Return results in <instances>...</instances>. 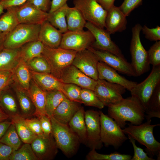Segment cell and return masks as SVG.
I'll list each match as a JSON object with an SVG mask.
<instances>
[{"label": "cell", "mask_w": 160, "mask_h": 160, "mask_svg": "<svg viewBox=\"0 0 160 160\" xmlns=\"http://www.w3.org/2000/svg\"><path fill=\"white\" fill-rule=\"evenodd\" d=\"M66 18L68 30L70 31L83 30L87 22L80 12L74 7H68Z\"/></svg>", "instance_id": "f1b7e54d"}, {"label": "cell", "mask_w": 160, "mask_h": 160, "mask_svg": "<svg viewBox=\"0 0 160 160\" xmlns=\"http://www.w3.org/2000/svg\"><path fill=\"white\" fill-rule=\"evenodd\" d=\"M100 117V137L106 147L113 146L117 149L127 139L119 125L108 116L99 111Z\"/></svg>", "instance_id": "8992f818"}, {"label": "cell", "mask_w": 160, "mask_h": 160, "mask_svg": "<svg viewBox=\"0 0 160 160\" xmlns=\"http://www.w3.org/2000/svg\"><path fill=\"white\" fill-rule=\"evenodd\" d=\"M36 116L39 120L44 135L48 136L51 134L52 125L50 118L47 115H39Z\"/></svg>", "instance_id": "681fc988"}, {"label": "cell", "mask_w": 160, "mask_h": 160, "mask_svg": "<svg viewBox=\"0 0 160 160\" xmlns=\"http://www.w3.org/2000/svg\"><path fill=\"white\" fill-rule=\"evenodd\" d=\"M67 98L62 92L58 90L46 92L45 111L50 118L60 103Z\"/></svg>", "instance_id": "836d02e7"}, {"label": "cell", "mask_w": 160, "mask_h": 160, "mask_svg": "<svg viewBox=\"0 0 160 160\" xmlns=\"http://www.w3.org/2000/svg\"><path fill=\"white\" fill-rule=\"evenodd\" d=\"M141 31L145 38L151 41L160 40V27L157 25L155 28H150L145 25L142 27Z\"/></svg>", "instance_id": "bcb514c9"}, {"label": "cell", "mask_w": 160, "mask_h": 160, "mask_svg": "<svg viewBox=\"0 0 160 160\" xmlns=\"http://www.w3.org/2000/svg\"><path fill=\"white\" fill-rule=\"evenodd\" d=\"M3 91V90H0V101L1 97V94H2Z\"/></svg>", "instance_id": "94428289"}, {"label": "cell", "mask_w": 160, "mask_h": 160, "mask_svg": "<svg viewBox=\"0 0 160 160\" xmlns=\"http://www.w3.org/2000/svg\"><path fill=\"white\" fill-rule=\"evenodd\" d=\"M85 27L91 32L95 39L91 47L110 52L125 58L121 49L112 40L111 34L104 28L98 27L88 22H87Z\"/></svg>", "instance_id": "7c38bea8"}, {"label": "cell", "mask_w": 160, "mask_h": 160, "mask_svg": "<svg viewBox=\"0 0 160 160\" xmlns=\"http://www.w3.org/2000/svg\"><path fill=\"white\" fill-rule=\"evenodd\" d=\"M87 135V146L91 149H100L103 146L100 137V117L99 111L92 110L84 112Z\"/></svg>", "instance_id": "4fadbf2b"}, {"label": "cell", "mask_w": 160, "mask_h": 160, "mask_svg": "<svg viewBox=\"0 0 160 160\" xmlns=\"http://www.w3.org/2000/svg\"><path fill=\"white\" fill-rule=\"evenodd\" d=\"M59 80L64 83L73 84L81 88L93 91L97 82V80L87 76L72 65L64 70Z\"/></svg>", "instance_id": "e0dca14e"}, {"label": "cell", "mask_w": 160, "mask_h": 160, "mask_svg": "<svg viewBox=\"0 0 160 160\" xmlns=\"http://www.w3.org/2000/svg\"><path fill=\"white\" fill-rule=\"evenodd\" d=\"M14 151L10 147L0 142V160H9Z\"/></svg>", "instance_id": "816d5d0a"}, {"label": "cell", "mask_w": 160, "mask_h": 160, "mask_svg": "<svg viewBox=\"0 0 160 160\" xmlns=\"http://www.w3.org/2000/svg\"><path fill=\"white\" fill-rule=\"evenodd\" d=\"M28 0H0L4 9L19 6L26 2Z\"/></svg>", "instance_id": "f5cc1de1"}, {"label": "cell", "mask_w": 160, "mask_h": 160, "mask_svg": "<svg viewBox=\"0 0 160 160\" xmlns=\"http://www.w3.org/2000/svg\"><path fill=\"white\" fill-rule=\"evenodd\" d=\"M128 138L131 143L134 151V155L130 160H155L153 158L150 157L147 155L143 150L137 146L135 143V140L129 136Z\"/></svg>", "instance_id": "ee69618b"}, {"label": "cell", "mask_w": 160, "mask_h": 160, "mask_svg": "<svg viewBox=\"0 0 160 160\" xmlns=\"http://www.w3.org/2000/svg\"><path fill=\"white\" fill-rule=\"evenodd\" d=\"M143 0H124L119 7L123 14L127 17L131 12L142 3Z\"/></svg>", "instance_id": "7dc6e473"}, {"label": "cell", "mask_w": 160, "mask_h": 160, "mask_svg": "<svg viewBox=\"0 0 160 160\" xmlns=\"http://www.w3.org/2000/svg\"><path fill=\"white\" fill-rule=\"evenodd\" d=\"M0 106L10 117L18 113L17 106L14 98L4 90L3 91L1 94Z\"/></svg>", "instance_id": "ab89813d"}, {"label": "cell", "mask_w": 160, "mask_h": 160, "mask_svg": "<svg viewBox=\"0 0 160 160\" xmlns=\"http://www.w3.org/2000/svg\"><path fill=\"white\" fill-rule=\"evenodd\" d=\"M77 52L60 47L52 48L44 46L41 55L47 62L51 73L59 79L64 70L72 65Z\"/></svg>", "instance_id": "277c9868"}, {"label": "cell", "mask_w": 160, "mask_h": 160, "mask_svg": "<svg viewBox=\"0 0 160 160\" xmlns=\"http://www.w3.org/2000/svg\"><path fill=\"white\" fill-rule=\"evenodd\" d=\"M44 45L39 40L27 43L20 48L21 59L27 63L32 59L41 56Z\"/></svg>", "instance_id": "4dcf8cb0"}, {"label": "cell", "mask_w": 160, "mask_h": 160, "mask_svg": "<svg viewBox=\"0 0 160 160\" xmlns=\"http://www.w3.org/2000/svg\"><path fill=\"white\" fill-rule=\"evenodd\" d=\"M11 121L15 126L22 141L31 144L37 136L30 129L25 121V119L18 113L11 116Z\"/></svg>", "instance_id": "83f0119b"}, {"label": "cell", "mask_w": 160, "mask_h": 160, "mask_svg": "<svg viewBox=\"0 0 160 160\" xmlns=\"http://www.w3.org/2000/svg\"><path fill=\"white\" fill-rule=\"evenodd\" d=\"M15 91L21 109L26 115H34L31 100L27 92L16 86Z\"/></svg>", "instance_id": "74e56055"}, {"label": "cell", "mask_w": 160, "mask_h": 160, "mask_svg": "<svg viewBox=\"0 0 160 160\" xmlns=\"http://www.w3.org/2000/svg\"><path fill=\"white\" fill-rule=\"evenodd\" d=\"M13 72V81L16 86L27 92L30 87L31 78L27 63L21 59Z\"/></svg>", "instance_id": "4316f807"}, {"label": "cell", "mask_w": 160, "mask_h": 160, "mask_svg": "<svg viewBox=\"0 0 160 160\" xmlns=\"http://www.w3.org/2000/svg\"><path fill=\"white\" fill-rule=\"evenodd\" d=\"M8 33H0V52L4 48V42Z\"/></svg>", "instance_id": "6f0895ef"}, {"label": "cell", "mask_w": 160, "mask_h": 160, "mask_svg": "<svg viewBox=\"0 0 160 160\" xmlns=\"http://www.w3.org/2000/svg\"><path fill=\"white\" fill-rule=\"evenodd\" d=\"M126 89L119 84L98 79L94 91L104 106L108 107L122 101Z\"/></svg>", "instance_id": "30bf717a"}, {"label": "cell", "mask_w": 160, "mask_h": 160, "mask_svg": "<svg viewBox=\"0 0 160 160\" xmlns=\"http://www.w3.org/2000/svg\"><path fill=\"white\" fill-rule=\"evenodd\" d=\"M99 60L89 49L77 52L72 65L91 78L98 79L97 65Z\"/></svg>", "instance_id": "9a60e30c"}, {"label": "cell", "mask_w": 160, "mask_h": 160, "mask_svg": "<svg viewBox=\"0 0 160 160\" xmlns=\"http://www.w3.org/2000/svg\"><path fill=\"white\" fill-rule=\"evenodd\" d=\"M108 116L122 128L127 121L138 125L142 123L145 118V111L138 100L131 96L120 102L108 107Z\"/></svg>", "instance_id": "6da1fadb"}, {"label": "cell", "mask_w": 160, "mask_h": 160, "mask_svg": "<svg viewBox=\"0 0 160 160\" xmlns=\"http://www.w3.org/2000/svg\"><path fill=\"white\" fill-rule=\"evenodd\" d=\"M160 83V65L153 66L148 76L137 84L130 91L131 96L136 97L145 110L146 111L149 99L155 89Z\"/></svg>", "instance_id": "ba28073f"}, {"label": "cell", "mask_w": 160, "mask_h": 160, "mask_svg": "<svg viewBox=\"0 0 160 160\" xmlns=\"http://www.w3.org/2000/svg\"><path fill=\"white\" fill-rule=\"evenodd\" d=\"M145 117L147 120L153 117L160 118V83L157 86L149 100Z\"/></svg>", "instance_id": "d6a6232c"}, {"label": "cell", "mask_w": 160, "mask_h": 160, "mask_svg": "<svg viewBox=\"0 0 160 160\" xmlns=\"http://www.w3.org/2000/svg\"><path fill=\"white\" fill-rule=\"evenodd\" d=\"M30 144L39 160H52L58 152L52 134L48 136H37Z\"/></svg>", "instance_id": "2e32d148"}, {"label": "cell", "mask_w": 160, "mask_h": 160, "mask_svg": "<svg viewBox=\"0 0 160 160\" xmlns=\"http://www.w3.org/2000/svg\"><path fill=\"white\" fill-rule=\"evenodd\" d=\"M96 56L99 61L103 62L121 73L129 76H137L131 64L125 58L110 52L97 49L92 47L88 48Z\"/></svg>", "instance_id": "5bb4252c"}, {"label": "cell", "mask_w": 160, "mask_h": 160, "mask_svg": "<svg viewBox=\"0 0 160 160\" xmlns=\"http://www.w3.org/2000/svg\"><path fill=\"white\" fill-rule=\"evenodd\" d=\"M63 33L47 20L41 25L38 40L44 46L52 48L59 47Z\"/></svg>", "instance_id": "ffe728a7"}, {"label": "cell", "mask_w": 160, "mask_h": 160, "mask_svg": "<svg viewBox=\"0 0 160 160\" xmlns=\"http://www.w3.org/2000/svg\"><path fill=\"white\" fill-rule=\"evenodd\" d=\"M35 108L36 116L46 115L45 111L46 92L41 89L31 79L29 89L27 92Z\"/></svg>", "instance_id": "cb8c5ba5"}, {"label": "cell", "mask_w": 160, "mask_h": 160, "mask_svg": "<svg viewBox=\"0 0 160 160\" xmlns=\"http://www.w3.org/2000/svg\"><path fill=\"white\" fill-rule=\"evenodd\" d=\"M13 71L0 70V90H5L13 81Z\"/></svg>", "instance_id": "f6af8a7d"}, {"label": "cell", "mask_w": 160, "mask_h": 160, "mask_svg": "<svg viewBox=\"0 0 160 160\" xmlns=\"http://www.w3.org/2000/svg\"><path fill=\"white\" fill-rule=\"evenodd\" d=\"M80 98L82 104L86 105L95 107L100 109L103 108L105 106L93 90L82 88Z\"/></svg>", "instance_id": "f35d334b"}, {"label": "cell", "mask_w": 160, "mask_h": 160, "mask_svg": "<svg viewBox=\"0 0 160 160\" xmlns=\"http://www.w3.org/2000/svg\"><path fill=\"white\" fill-rule=\"evenodd\" d=\"M73 2L87 22L100 28H105L107 11L96 0H73Z\"/></svg>", "instance_id": "9c48e42d"}, {"label": "cell", "mask_w": 160, "mask_h": 160, "mask_svg": "<svg viewBox=\"0 0 160 160\" xmlns=\"http://www.w3.org/2000/svg\"><path fill=\"white\" fill-rule=\"evenodd\" d=\"M103 8L107 11L114 5L115 0H96Z\"/></svg>", "instance_id": "11a10c76"}, {"label": "cell", "mask_w": 160, "mask_h": 160, "mask_svg": "<svg viewBox=\"0 0 160 160\" xmlns=\"http://www.w3.org/2000/svg\"><path fill=\"white\" fill-rule=\"evenodd\" d=\"M25 121L30 129L37 136L44 135L38 118L25 119Z\"/></svg>", "instance_id": "c3c4849f"}, {"label": "cell", "mask_w": 160, "mask_h": 160, "mask_svg": "<svg viewBox=\"0 0 160 160\" xmlns=\"http://www.w3.org/2000/svg\"><path fill=\"white\" fill-rule=\"evenodd\" d=\"M21 60L20 48H4L0 52V70L14 71Z\"/></svg>", "instance_id": "484cf974"}, {"label": "cell", "mask_w": 160, "mask_h": 160, "mask_svg": "<svg viewBox=\"0 0 160 160\" xmlns=\"http://www.w3.org/2000/svg\"><path fill=\"white\" fill-rule=\"evenodd\" d=\"M30 72L31 79L43 90L46 92L59 91L67 97L63 88V83L51 73H40L31 70Z\"/></svg>", "instance_id": "7402d4cb"}, {"label": "cell", "mask_w": 160, "mask_h": 160, "mask_svg": "<svg viewBox=\"0 0 160 160\" xmlns=\"http://www.w3.org/2000/svg\"><path fill=\"white\" fill-rule=\"evenodd\" d=\"M126 17L119 7L114 5L107 11L105 20L106 30L111 34L125 30L127 23Z\"/></svg>", "instance_id": "44dd1931"}, {"label": "cell", "mask_w": 160, "mask_h": 160, "mask_svg": "<svg viewBox=\"0 0 160 160\" xmlns=\"http://www.w3.org/2000/svg\"><path fill=\"white\" fill-rule=\"evenodd\" d=\"M80 104L66 98L56 108L52 116L60 122L68 124L74 115L81 107Z\"/></svg>", "instance_id": "603a6c76"}, {"label": "cell", "mask_w": 160, "mask_h": 160, "mask_svg": "<svg viewBox=\"0 0 160 160\" xmlns=\"http://www.w3.org/2000/svg\"><path fill=\"white\" fill-rule=\"evenodd\" d=\"M151 119L138 125L131 124L122 129L125 134L145 146L147 151L151 154L157 155L158 160H160V143L155 139L153 133L154 128L160 124H151Z\"/></svg>", "instance_id": "3957f363"}, {"label": "cell", "mask_w": 160, "mask_h": 160, "mask_svg": "<svg viewBox=\"0 0 160 160\" xmlns=\"http://www.w3.org/2000/svg\"><path fill=\"white\" fill-rule=\"evenodd\" d=\"M84 108L81 107L69 121L68 125L79 138L80 143L87 145V135Z\"/></svg>", "instance_id": "d4e9b609"}, {"label": "cell", "mask_w": 160, "mask_h": 160, "mask_svg": "<svg viewBox=\"0 0 160 160\" xmlns=\"http://www.w3.org/2000/svg\"><path fill=\"white\" fill-rule=\"evenodd\" d=\"M9 117V116L0 106V122L5 121Z\"/></svg>", "instance_id": "680465c9"}, {"label": "cell", "mask_w": 160, "mask_h": 160, "mask_svg": "<svg viewBox=\"0 0 160 160\" xmlns=\"http://www.w3.org/2000/svg\"><path fill=\"white\" fill-rule=\"evenodd\" d=\"M147 52L150 65L153 66L160 65V41H156Z\"/></svg>", "instance_id": "7bdbcfd3"}, {"label": "cell", "mask_w": 160, "mask_h": 160, "mask_svg": "<svg viewBox=\"0 0 160 160\" xmlns=\"http://www.w3.org/2000/svg\"><path fill=\"white\" fill-rule=\"evenodd\" d=\"M43 11L48 12L50 8L51 0H28L26 1Z\"/></svg>", "instance_id": "f907efd6"}, {"label": "cell", "mask_w": 160, "mask_h": 160, "mask_svg": "<svg viewBox=\"0 0 160 160\" xmlns=\"http://www.w3.org/2000/svg\"><path fill=\"white\" fill-rule=\"evenodd\" d=\"M95 41L93 36L88 30L68 31L63 33L59 47L78 52L91 47Z\"/></svg>", "instance_id": "8fae6325"}, {"label": "cell", "mask_w": 160, "mask_h": 160, "mask_svg": "<svg viewBox=\"0 0 160 160\" xmlns=\"http://www.w3.org/2000/svg\"><path fill=\"white\" fill-rule=\"evenodd\" d=\"M63 88L68 99L80 104H82L80 98L82 89L81 87L73 84L63 83Z\"/></svg>", "instance_id": "b9f144b4"}, {"label": "cell", "mask_w": 160, "mask_h": 160, "mask_svg": "<svg viewBox=\"0 0 160 160\" xmlns=\"http://www.w3.org/2000/svg\"><path fill=\"white\" fill-rule=\"evenodd\" d=\"M15 7L20 23L41 25L47 20L48 12L40 10L27 2Z\"/></svg>", "instance_id": "ac0fdd59"}, {"label": "cell", "mask_w": 160, "mask_h": 160, "mask_svg": "<svg viewBox=\"0 0 160 160\" xmlns=\"http://www.w3.org/2000/svg\"><path fill=\"white\" fill-rule=\"evenodd\" d=\"M142 26L136 24L132 28V38L130 51L131 56V64L137 76H139L150 69L148 52L143 47L140 39V33Z\"/></svg>", "instance_id": "5b68a950"}, {"label": "cell", "mask_w": 160, "mask_h": 160, "mask_svg": "<svg viewBox=\"0 0 160 160\" xmlns=\"http://www.w3.org/2000/svg\"><path fill=\"white\" fill-rule=\"evenodd\" d=\"M9 160H39L35 154L31 144L24 143L20 148L14 151Z\"/></svg>", "instance_id": "8d00e7d4"}, {"label": "cell", "mask_w": 160, "mask_h": 160, "mask_svg": "<svg viewBox=\"0 0 160 160\" xmlns=\"http://www.w3.org/2000/svg\"><path fill=\"white\" fill-rule=\"evenodd\" d=\"M69 0H52L50 9L48 12H52L67 4Z\"/></svg>", "instance_id": "db71d44e"}, {"label": "cell", "mask_w": 160, "mask_h": 160, "mask_svg": "<svg viewBox=\"0 0 160 160\" xmlns=\"http://www.w3.org/2000/svg\"><path fill=\"white\" fill-rule=\"evenodd\" d=\"M41 25L19 24L7 34L4 48H19L27 43L38 40Z\"/></svg>", "instance_id": "52a82bcc"}, {"label": "cell", "mask_w": 160, "mask_h": 160, "mask_svg": "<svg viewBox=\"0 0 160 160\" xmlns=\"http://www.w3.org/2000/svg\"><path fill=\"white\" fill-rule=\"evenodd\" d=\"M50 118L52 134L57 148L67 157L73 156L77 153L80 143L78 136L68 124L60 122L52 116Z\"/></svg>", "instance_id": "7a4b0ae2"}, {"label": "cell", "mask_w": 160, "mask_h": 160, "mask_svg": "<svg viewBox=\"0 0 160 160\" xmlns=\"http://www.w3.org/2000/svg\"><path fill=\"white\" fill-rule=\"evenodd\" d=\"M4 9L2 5L0 2V17L1 15L4 12Z\"/></svg>", "instance_id": "91938a15"}, {"label": "cell", "mask_w": 160, "mask_h": 160, "mask_svg": "<svg viewBox=\"0 0 160 160\" xmlns=\"http://www.w3.org/2000/svg\"><path fill=\"white\" fill-rule=\"evenodd\" d=\"M132 156L128 154L114 152L109 154H103L97 152L96 150L91 149L86 156L87 160H130Z\"/></svg>", "instance_id": "d590c367"}, {"label": "cell", "mask_w": 160, "mask_h": 160, "mask_svg": "<svg viewBox=\"0 0 160 160\" xmlns=\"http://www.w3.org/2000/svg\"><path fill=\"white\" fill-rule=\"evenodd\" d=\"M97 71L98 79L119 84L129 91L137 84L120 75L115 69L102 62H98Z\"/></svg>", "instance_id": "d6986e66"}, {"label": "cell", "mask_w": 160, "mask_h": 160, "mask_svg": "<svg viewBox=\"0 0 160 160\" xmlns=\"http://www.w3.org/2000/svg\"><path fill=\"white\" fill-rule=\"evenodd\" d=\"M68 7L67 3L52 12H48L47 20L63 33L68 31L66 14Z\"/></svg>", "instance_id": "f546056e"}, {"label": "cell", "mask_w": 160, "mask_h": 160, "mask_svg": "<svg viewBox=\"0 0 160 160\" xmlns=\"http://www.w3.org/2000/svg\"><path fill=\"white\" fill-rule=\"evenodd\" d=\"M26 63L31 71L40 73H51L49 65L42 55L35 57Z\"/></svg>", "instance_id": "60d3db41"}, {"label": "cell", "mask_w": 160, "mask_h": 160, "mask_svg": "<svg viewBox=\"0 0 160 160\" xmlns=\"http://www.w3.org/2000/svg\"><path fill=\"white\" fill-rule=\"evenodd\" d=\"M11 124V121L6 120L0 122V139L4 135Z\"/></svg>", "instance_id": "9f6ffc18"}, {"label": "cell", "mask_w": 160, "mask_h": 160, "mask_svg": "<svg viewBox=\"0 0 160 160\" xmlns=\"http://www.w3.org/2000/svg\"><path fill=\"white\" fill-rule=\"evenodd\" d=\"M0 17V33H8L20 24L17 16L15 7L6 9Z\"/></svg>", "instance_id": "1f68e13d"}, {"label": "cell", "mask_w": 160, "mask_h": 160, "mask_svg": "<svg viewBox=\"0 0 160 160\" xmlns=\"http://www.w3.org/2000/svg\"><path fill=\"white\" fill-rule=\"evenodd\" d=\"M21 141L14 124L12 122L4 135L0 139V142L10 147L15 151L20 148Z\"/></svg>", "instance_id": "e575fe53"}]
</instances>
